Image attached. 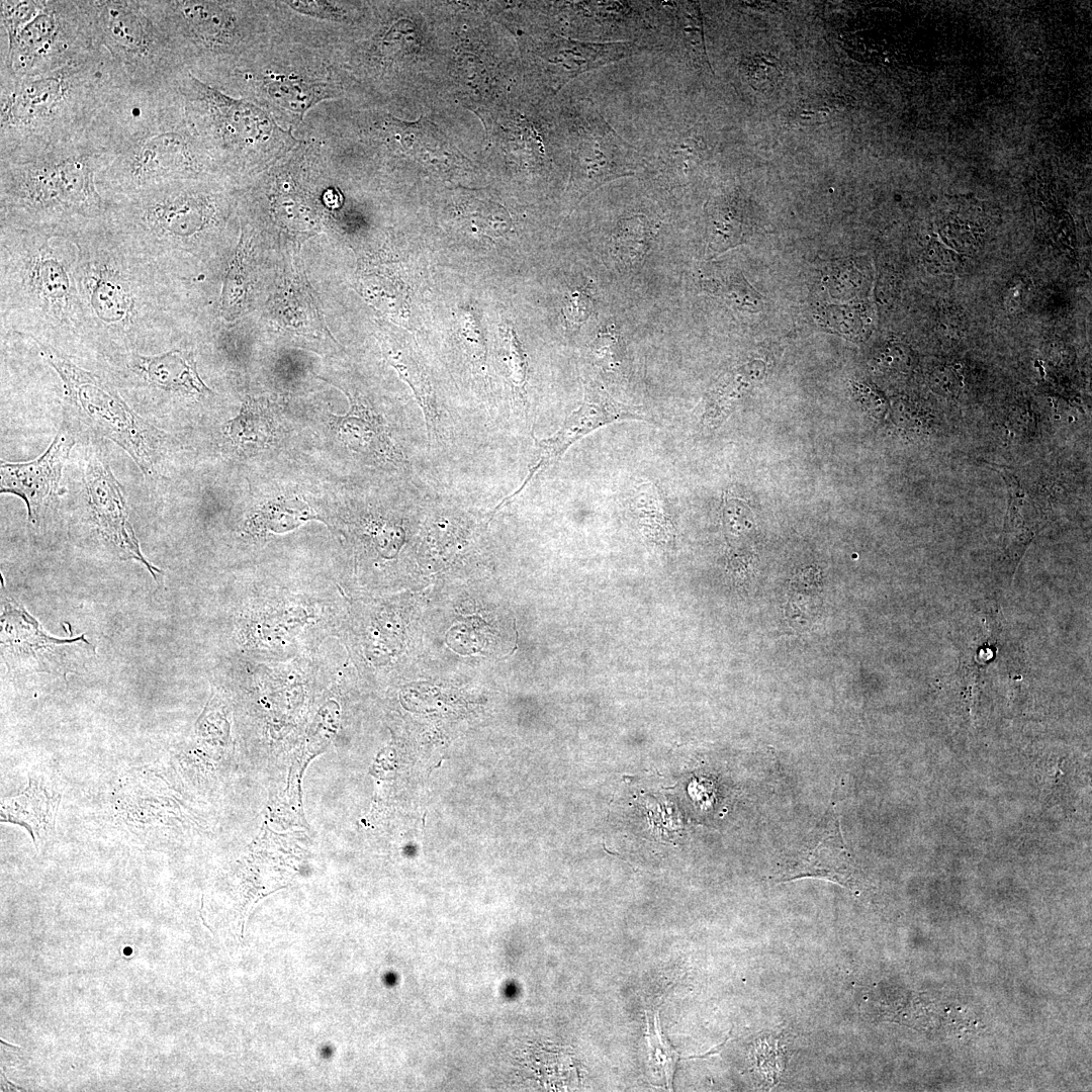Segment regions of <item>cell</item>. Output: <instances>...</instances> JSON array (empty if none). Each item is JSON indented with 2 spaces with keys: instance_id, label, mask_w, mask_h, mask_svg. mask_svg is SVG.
Returning <instances> with one entry per match:
<instances>
[{
  "instance_id": "6da1fadb",
  "label": "cell",
  "mask_w": 1092,
  "mask_h": 1092,
  "mask_svg": "<svg viewBox=\"0 0 1092 1092\" xmlns=\"http://www.w3.org/2000/svg\"><path fill=\"white\" fill-rule=\"evenodd\" d=\"M68 237L89 347L104 358L159 348L174 328L170 270L119 233L106 216Z\"/></svg>"
},
{
  "instance_id": "7a4b0ae2",
  "label": "cell",
  "mask_w": 1092,
  "mask_h": 1092,
  "mask_svg": "<svg viewBox=\"0 0 1092 1092\" xmlns=\"http://www.w3.org/2000/svg\"><path fill=\"white\" fill-rule=\"evenodd\" d=\"M89 131L105 150L96 176L100 194L115 200L213 169L189 125L178 86L121 88Z\"/></svg>"
},
{
  "instance_id": "3957f363",
  "label": "cell",
  "mask_w": 1092,
  "mask_h": 1092,
  "mask_svg": "<svg viewBox=\"0 0 1092 1092\" xmlns=\"http://www.w3.org/2000/svg\"><path fill=\"white\" fill-rule=\"evenodd\" d=\"M77 262L66 235L0 224L1 335L26 337L70 357L77 347H89Z\"/></svg>"
},
{
  "instance_id": "277c9868",
  "label": "cell",
  "mask_w": 1092,
  "mask_h": 1092,
  "mask_svg": "<svg viewBox=\"0 0 1092 1092\" xmlns=\"http://www.w3.org/2000/svg\"><path fill=\"white\" fill-rule=\"evenodd\" d=\"M0 76V156L82 138L101 109L128 84L100 46L46 74Z\"/></svg>"
},
{
  "instance_id": "5b68a950",
  "label": "cell",
  "mask_w": 1092,
  "mask_h": 1092,
  "mask_svg": "<svg viewBox=\"0 0 1092 1092\" xmlns=\"http://www.w3.org/2000/svg\"><path fill=\"white\" fill-rule=\"evenodd\" d=\"M105 150L90 133L0 156V224L70 235L107 213L96 176Z\"/></svg>"
},
{
  "instance_id": "8992f818",
  "label": "cell",
  "mask_w": 1092,
  "mask_h": 1092,
  "mask_svg": "<svg viewBox=\"0 0 1092 1092\" xmlns=\"http://www.w3.org/2000/svg\"><path fill=\"white\" fill-rule=\"evenodd\" d=\"M219 206L216 194L181 180L107 200L106 218L171 270L178 253L194 251L218 226Z\"/></svg>"
},
{
  "instance_id": "52a82bcc",
  "label": "cell",
  "mask_w": 1092,
  "mask_h": 1092,
  "mask_svg": "<svg viewBox=\"0 0 1092 1092\" xmlns=\"http://www.w3.org/2000/svg\"><path fill=\"white\" fill-rule=\"evenodd\" d=\"M34 343L62 380L71 416L95 436L114 442L146 476H153L166 449V435L135 414L109 378L80 367L52 346Z\"/></svg>"
},
{
  "instance_id": "ba28073f",
  "label": "cell",
  "mask_w": 1092,
  "mask_h": 1092,
  "mask_svg": "<svg viewBox=\"0 0 1092 1092\" xmlns=\"http://www.w3.org/2000/svg\"><path fill=\"white\" fill-rule=\"evenodd\" d=\"M94 42L104 48L134 87L178 86L186 72L145 0H79Z\"/></svg>"
},
{
  "instance_id": "9c48e42d",
  "label": "cell",
  "mask_w": 1092,
  "mask_h": 1092,
  "mask_svg": "<svg viewBox=\"0 0 1092 1092\" xmlns=\"http://www.w3.org/2000/svg\"><path fill=\"white\" fill-rule=\"evenodd\" d=\"M96 46L79 0H44L40 12L20 33L1 44L0 75L46 74Z\"/></svg>"
},
{
  "instance_id": "30bf717a",
  "label": "cell",
  "mask_w": 1092,
  "mask_h": 1092,
  "mask_svg": "<svg viewBox=\"0 0 1092 1092\" xmlns=\"http://www.w3.org/2000/svg\"><path fill=\"white\" fill-rule=\"evenodd\" d=\"M119 384L151 395L206 397L213 392L202 381L193 353L180 348L156 355L127 353L104 358Z\"/></svg>"
},
{
  "instance_id": "8fae6325",
  "label": "cell",
  "mask_w": 1092,
  "mask_h": 1092,
  "mask_svg": "<svg viewBox=\"0 0 1092 1092\" xmlns=\"http://www.w3.org/2000/svg\"><path fill=\"white\" fill-rule=\"evenodd\" d=\"M653 419L642 406L623 404L598 387H586L582 403L566 418L559 430L548 438L535 439L536 461L530 466L521 486L505 497L494 508L491 515L520 494L538 472L557 461L575 442L593 431L615 422L626 420L653 422Z\"/></svg>"
},
{
  "instance_id": "7c38bea8",
  "label": "cell",
  "mask_w": 1092,
  "mask_h": 1092,
  "mask_svg": "<svg viewBox=\"0 0 1092 1092\" xmlns=\"http://www.w3.org/2000/svg\"><path fill=\"white\" fill-rule=\"evenodd\" d=\"M84 486L91 517L102 537L120 557L142 561L155 576V572L160 570L151 565L140 550L128 521L123 491L100 448H91L88 451Z\"/></svg>"
},
{
  "instance_id": "4fadbf2b",
  "label": "cell",
  "mask_w": 1092,
  "mask_h": 1092,
  "mask_svg": "<svg viewBox=\"0 0 1092 1092\" xmlns=\"http://www.w3.org/2000/svg\"><path fill=\"white\" fill-rule=\"evenodd\" d=\"M75 442V432L64 421L41 456L29 462L1 463L0 492L21 497L30 522L36 523L60 493L62 470Z\"/></svg>"
},
{
  "instance_id": "5bb4252c",
  "label": "cell",
  "mask_w": 1092,
  "mask_h": 1092,
  "mask_svg": "<svg viewBox=\"0 0 1092 1092\" xmlns=\"http://www.w3.org/2000/svg\"><path fill=\"white\" fill-rule=\"evenodd\" d=\"M576 150V186L580 198L609 181L633 175L639 164L633 148L595 107L589 109Z\"/></svg>"
},
{
  "instance_id": "9a60e30c",
  "label": "cell",
  "mask_w": 1092,
  "mask_h": 1092,
  "mask_svg": "<svg viewBox=\"0 0 1092 1092\" xmlns=\"http://www.w3.org/2000/svg\"><path fill=\"white\" fill-rule=\"evenodd\" d=\"M4 602L2 653L10 670L62 672L66 669L64 659L68 657L69 647L85 640L84 635L64 640L49 637L17 603L7 599Z\"/></svg>"
},
{
  "instance_id": "2e32d148",
  "label": "cell",
  "mask_w": 1092,
  "mask_h": 1092,
  "mask_svg": "<svg viewBox=\"0 0 1092 1092\" xmlns=\"http://www.w3.org/2000/svg\"><path fill=\"white\" fill-rule=\"evenodd\" d=\"M60 801V794L49 793L29 776L28 786L21 794L2 800L1 821L24 827L34 844L39 845L55 832Z\"/></svg>"
},
{
  "instance_id": "e0dca14e",
  "label": "cell",
  "mask_w": 1092,
  "mask_h": 1092,
  "mask_svg": "<svg viewBox=\"0 0 1092 1092\" xmlns=\"http://www.w3.org/2000/svg\"><path fill=\"white\" fill-rule=\"evenodd\" d=\"M851 876L850 856L845 849L838 820L832 813L817 845L804 857L788 880L820 877L845 886L849 885Z\"/></svg>"
},
{
  "instance_id": "ac0fdd59",
  "label": "cell",
  "mask_w": 1092,
  "mask_h": 1092,
  "mask_svg": "<svg viewBox=\"0 0 1092 1092\" xmlns=\"http://www.w3.org/2000/svg\"><path fill=\"white\" fill-rule=\"evenodd\" d=\"M350 400L352 405L349 413L334 420L340 439L360 453L392 456L394 449L378 416L352 397Z\"/></svg>"
},
{
  "instance_id": "d6986e66",
  "label": "cell",
  "mask_w": 1092,
  "mask_h": 1092,
  "mask_svg": "<svg viewBox=\"0 0 1092 1092\" xmlns=\"http://www.w3.org/2000/svg\"><path fill=\"white\" fill-rule=\"evenodd\" d=\"M650 221L642 214L622 219L613 236L612 249L625 267H637L649 250L652 239Z\"/></svg>"
},
{
  "instance_id": "ffe728a7",
  "label": "cell",
  "mask_w": 1092,
  "mask_h": 1092,
  "mask_svg": "<svg viewBox=\"0 0 1092 1092\" xmlns=\"http://www.w3.org/2000/svg\"><path fill=\"white\" fill-rule=\"evenodd\" d=\"M633 504L640 522L650 534L659 539L669 537L672 529L668 500L658 484L653 481L641 482L634 494Z\"/></svg>"
},
{
  "instance_id": "44dd1931",
  "label": "cell",
  "mask_w": 1092,
  "mask_h": 1092,
  "mask_svg": "<svg viewBox=\"0 0 1092 1092\" xmlns=\"http://www.w3.org/2000/svg\"><path fill=\"white\" fill-rule=\"evenodd\" d=\"M646 1015V1039L648 1042V1064L660 1073L667 1089L672 1090V1079L676 1064L680 1055L672 1048L662 1034L659 1021V1008L645 1010Z\"/></svg>"
},
{
  "instance_id": "7402d4cb",
  "label": "cell",
  "mask_w": 1092,
  "mask_h": 1092,
  "mask_svg": "<svg viewBox=\"0 0 1092 1092\" xmlns=\"http://www.w3.org/2000/svg\"><path fill=\"white\" fill-rule=\"evenodd\" d=\"M244 241L241 239L231 261L224 278L221 293V311L226 320L235 317L241 310L247 294V282L245 280Z\"/></svg>"
},
{
  "instance_id": "603a6c76",
  "label": "cell",
  "mask_w": 1092,
  "mask_h": 1092,
  "mask_svg": "<svg viewBox=\"0 0 1092 1092\" xmlns=\"http://www.w3.org/2000/svg\"><path fill=\"white\" fill-rule=\"evenodd\" d=\"M269 424L256 402H246L240 415L229 423L228 434L233 442L245 447L249 443H265Z\"/></svg>"
},
{
  "instance_id": "cb8c5ba5",
  "label": "cell",
  "mask_w": 1092,
  "mask_h": 1092,
  "mask_svg": "<svg viewBox=\"0 0 1092 1092\" xmlns=\"http://www.w3.org/2000/svg\"><path fill=\"white\" fill-rule=\"evenodd\" d=\"M44 0H1V39L12 41L20 31L40 12Z\"/></svg>"
},
{
  "instance_id": "d4e9b609",
  "label": "cell",
  "mask_w": 1092,
  "mask_h": 1092,
  "mask_svg": "<svg viewBox=\"0 0 1092 1092\" xmlns=\"http://www.w3.org/2000/svg\"><path fill=\"white\" fill-rule=\"evenodd\" d=\"M678 24L689 46V50L695 60L700 64H706L710 69L707 59L703 21L699 6L688 2L678 8Z\"/></svg>"
},
{
  "instance_id": "484cf974",
  "label": "cell",
  "mask_w": 1092,
  "mask_h": 1092,
  "mask_svg": "<svg viewBox=\"0 0 1092 1092\" xmlns=\"http://www.w3.org/2000/svg\"><path fill=\"white\" fill-rule=\"evenodd\" d=\"M590 356L597 365L607 371L614 372L620 367L623 353L619 337L614 330L598 335L590 345Z\"/></svg>"
},
{
  "instance_id": "4316f807",
  "label": "cell",
  "mask_w": 1092,
  "mask_h": 1092,
  "mask_svg": "<svg viewBox=\"0 0 1092 1092\" xmlns=\"http://www.w3.org/2000/svg\"><path fill=\"white\" fill-rule=\"evenodd\" d=\"M509 339L507 348V364L510 370L509 376L515 388L521 392V394H524L527 378L526 357L514 334L510 336Z\"/></svg>"
},
{
  "instance_id": "83f0119b",
  "label": "cell",
  "mask_w": 1092,
  "mask_h": 1092,
  "mask_svg": "<svg viewBox=\"0 0 1092 1092\" xmlns=\"http://www.w3.org/2000/svg\"><path fill=\"white\" fill-rule=\"evenodd\" d=\"M592 296L583 289L572 291L566 298L564 315L571 326H579L592 310Z\"/></svg>"
},
{
  "instance_id": "f1b7e54d",
  "label": "cell",
  "mask_w": 1092,
  "mask_h": 1092,
  "mask_svg": "<svg viewBox=\"0 0 1092 1092\" xmlns=\"http://www.w3.org/2000/svg\"><path fill=\"white\" fill-rule=\"evenodd\" d=\"M771 58H764L763 56L754 57L749 65L748 75L755 85H771L776 84L781 76V70L777 65V60L770 61Z\"/></svg>"
},
{
  "instance_id": "f546056e",
  "label": "cell",
  "mask_w": 1092,
  "mask_h": 1092,
  "mask_svg": "<svg viewBox=\"0 0 1092 1092\" xmlns=\"http://www.w3.org/2000/svg\"><path fill=\"white\" fill-rule=\"evenodd\" d=\"M288 4L299 12L322 18H331L337 15L336 9L331 3L327 2L290 1Z\"/></svg>"
},
{
  "instance_id": "4dcf8cb0",
  "label": "cell",
  "mask_w": 1092,
  "mask_h": 1092,
  "mask_svg": "<svg viewBox=\"0 0 1092 1092\" xmlns=\"http://www.w3.org/2000/svg\"><path fill=\"white\" fill-rule=\"evenodd\" d=\"M1 1074H2V1077H3L4 1079H5V1081H6V1082H7V1083H8L9 1085H11V1086H13V1087L17 1088L18 1090H24V1088H22V1087H20V1086H17V1085H15L14 1083L10 1082V1081H9V1080H8V1079L6 1078V1076H5L4 1072H3V1070H2V1073H1Z\"/></svg>"
},
{
  "instance_id": "1f68e13d",
  "label": "cell",
  "mask_w": 1092,
  "mask_h": 1092,
  "mask_svg": "<svg viewBox=\"0 0 1092 1092\" xmlns=\"http://www.w3.org/2000/svg\"><path fill=\"white\" fill-rule=\"evenodd\" d=\"M0 1041H1V1043L5 1044V1045H9V1046H11V1048H18V1046H16V1045H12V1044H10V1043H8V1042L4 1041V1040H3L2 1038H1V1040H0Z\"/></svg>"
}]
</instances>
